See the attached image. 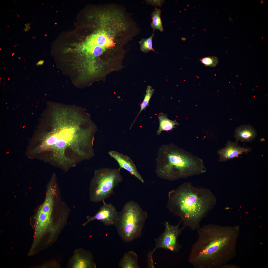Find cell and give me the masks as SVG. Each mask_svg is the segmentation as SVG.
Returning a JSON list of instances; mask_svg holds the SVG:
<instances>
[{"mask_svg":"<svg viewBox=\"0 0 268 268\" xmlns=\"http://www.w3.org/2000/svg\"><path fill=\"white\" fill-rule=\"evenodd\" d=\"M55 123L44 136L42 151L65 171L95 155V127L88 124L76 110L61 107L56 111Z\"/></svg>","mask_w":268,"mask_h":268,"instance_id":"1","label":"cell"},{"mask_svg":"<svg viewBox=\"0 0 268 268\" xmlns=\"http://www.w3.org/2000/svg\"><path fill=\"white\" fill-rule=\"evenodd\" d=\"M198 238L189 255L195 268H224L235 256L239 227L205 225L197 230Z\"/></svg>","mask_w":268,"mask_h":268,"instance_id":"2","label":"cell"},{"mask_svg":"<svg viewBox=\"0 0 268 268\" xmlns=\"http://www.w3.org/2000/svg\"><path fill=\"white\" fill-rule=\"evenodd\" d=\"M215 202V198L209 189L196 187L186 182L168 192L167 207L180 218L185 228L195 230L200 227L201 221Z\"/></svg>","mask_w":268,"mask_h":268,"instance_id":"3","label":"cell"},{"mask_svg":"<svg viewBox=\"0 0 268 268\" xmlns=\"http://www.w3.org/2000/svg\"><path fill=\"white\" fill-rule=\"evenodd\" d=\"M156 162L157 176L171 181L199 175L206 171L201 159L172 143L161 146Z\"/></svg>","mask_w":268,"mask_h":268,"instance_id":"4","label":"cell"},{"mask_svg":"<svg viewBox=\"0 0 268 268\" xmlns=\"http://www.w3.org/2000/svg\"><path fill=\"white\" fill-rule=\"evenodd\" d=\"M147 217V212L137 202L127 201L118 212L114 225L119 236L126 242L140 237Z\"/></svg>","mask_w":268,"mask_h":268,"instance_id":"5","label":"cell"},{"mask_svg":"<svg viewBox=\"0 0 268 268\" xmlns=\"http://www.w3.org/2000/svg\"><path fill=\"white\" fill-rule=\"evenodd\" d=\"M121 169L105 168L96 170L89 187L90 201L97 202L109 198L123 180Z\"/></svg>","mask_w":268,"mask_h":268,"instance_id":"6","label":"cell"},{"mask_svg":"<svg viewBox=\"0 0 268 268\" xmlns=\"http://www.w3.org/2000/svg\"><path fill=\"white\" fill-rule=\"evenodd\" d=\"M180 221L177 224L173 225L166 221L164 224L165 229L164 232L158 237L155 239V247L153 250L161 248L174 253L179 252L182 246L178 242L179 236L182 233L185 228L179 227Z\"/></svg>","mask_w":268,"mask_h":268,"instance_id":"7","label":"cell"},{"mask_svg":"<svg viewBox=\"0 0 268 268\" xmlns=\"http://www.w3.org/2000/svg\"><path fill=\"white\" fill-rule=\"evenodd\" d=\"M103 205L95 215L87 216V220L83 225H85L90 222L97 220L107 226L114 225L118 214L116 208L111 203H107L103 201Z\"/></svg>","mask_w":268,"mask_h":268,"instance_id":"8","label":"cell"},{"mask_svg":"<svg viewBox=\"0 0 268 268\" xmlns=\"http://www.w3.org/2000/svg\"><path fill=\"white\" fill-rule=\"evenodd\" d=\"M109 155L118 163L119 168L128 171L142 183L144 180L139 173L134 163L127 156L116 151L111 150L108 152Z\"/></svg>","mask_w":268,"mask_h":268,"instance_id":"9","label":"cell"},{"mask_svg":"<svg viewBox=\"0 0 268 268\" xmlns=\"http://www.w3.org/2000/svg\"><path fill=\"white\" fill-rule=\"evenodd\" d=\"M237 141L233 142L228 141L225 146L218 150L219 156V161L223 162L237 157L243 153H247L250 151V149L240 147Z\"/></svg>","mask_w":268,"mask_h":268,"instance_id":"10","label":"cell"},{"mask_svg":"<svg viewBox=\"0 0 268 268\" xmlns=\"http://www.w3.org/2000/svg\"><path fill=\"white\" fill-rule=\"evenodd\" d=\"M105 32L100 31L90 36L84 45L90 46L98 45L107 48L114 46L113 39L109 37Z\"/></svg>","mask_w":268,"mask_h":268,"instance_id":"11","label":"cell"},{"mask_svg":"<svg viewBox=\"0 0 268 268\" xmlns=\"http://www.w3.org/2000/svg\"><path fill=\"white\" fill-rule=\"evenodd\" d=\"M256 135V133L254 128L249 125H242L237 128L235 130L234 137L236 141L250 142L253 140Z\"/></svg>","mask_w":268,"mask_h":268,"instance_id":"12","label":"cell"},{"mask_svg":"<svg viewBox=\"0 0 268 268\" xmlns=\"http://www.w3.org/2000/svg\"><path fill=\"white\" fill-rule=\"evenodd\" d=\"M138 257L133 251L125 253L121 259L119 263L120 268H139L138 264Z\"/></svg>","mask_w":268,"mask_h":268,"instance_id":"13","label":"cell"},{"mask_svg":"<svg viewBox=\"0 0 268 268\" xmlns=\"http://www.w3.org/2000/svg\"><path fill=\"white\" fill-rule=\"evenodd\" d=\"M159 125L157 131V135H159L163 131H171L174 128V126L179 124L175 120H172L168 119L167 115L161 112L158 116Z\"/></svg>","mask_w":268,"mask_h":268,"instance_id":"14","label":"cell"},{"mask_svg":"<svg viewBox=\"0 0 268 268\" xmlns=\"http://www.w3.org/2000/svg\"><path fill=\"white\" fill-rule=\"evenodd\" d=\"M161 10L156 8L151 14L152 22L151 26L154 31L155 30H159L161 32L164 31L161 15Z\"/></svg>","mask_w":268,"mask_h":268,"instance_id":"15","label":"cell"},{"mask_svg":"<svg viewBox=\"0 0 268 268\" xmlns=\"http://www.w3.org/2000/svg\"><path fill=\"white\" fill-rule=\"evenodd\" d=\"M94 267H95V265L89 258L81 257L79 255L75 256L73 268H88Z\"/></svg>","mask_w":268,"mask_h":268,"instance_id":"16","label":"cell"},{"mask_svg":"<svg viewBox=\"0 0 268 268\" xmlns=\"http://www.w3.org/2000/svg\"><path fill=\"white\" fill-rule=\"evenodd\" d=\"M154 92V90L152 89L151 86L148 85L147 86L146 90V94L144 99L142 102L140 104V110L132 124L130 129L131 128L137 117L141 111L145 110L149 106L150 100Z\"/></svg>","mask_w":268,"mask_h":268,"instance_id":"17","label":"cell"},{"mask_svg":"<svg viewBox=\"0 0 268 268\" xmlns=\"http://www.w3.org/2000/svg\"><path fill=\"white\" fill-rule=\"evenodd\" d=\"M154 31L151 35L147 38H142L139 42L140 44V49L143 52L147 53L151 51L155 52L152 45V40L154 36Z\"/></svg>","mask_w":268,"mask_h":268,"instance_id":"18","label":"cell"},{"mask_svg":"<svg viewBox=\"0 0 268 268\" xmlns=\"http://www.w3.org/2000/svg\"><path fill=\"white\" fill-rule=\"evenodd\" d=\"M200 61L205 66L211 67L216 66L219 62L218 58L214 56L204 57L201 59Z\"/></svg>","mask_w":268,"mask_h":268,"instance_id":"19","label":"cell"},{"mask_svg":"<svg viewBox=\"0 0 268 268\" xmlns=\"http://www.w3.org/2000/svg\"><path fill=\"white\" fill-rule=\"evenodd\" d=\"M155 251L153 250L149 252L147 255V267L148 268H154L153 259V254Z\"/></svg>","mask_w":268,"mask_h":268,"instance_id":"20","label":"cell"},{"mask_svg":"<svg viewBox=\"0 0 268 268\" xmlns=\"http://www.w3.org/2000/svg\"><path fill=\"white\" fill-rule=\"evenodd\" d=\"M164 1L163 0H146V2L148 4H150L155 7H161Z\"/></svg>","mask_w":268,"mask_h":268,"instance_id":"21","label":"cell"},{"mask_svg":"<svg viewBox=\"0 0 268 268\" xmlns=\"http://www.w3.org/2000/svg\"><path fill=\"white\" fill-rule=\"evenodd\" d=\"M43 62L42 61H38L36 64V65H42L43 63Z\"/></svg>","mask_w":268,"mask_h":268,"instance_id":"22","label":"cell"}]
</instances>
